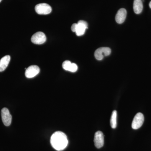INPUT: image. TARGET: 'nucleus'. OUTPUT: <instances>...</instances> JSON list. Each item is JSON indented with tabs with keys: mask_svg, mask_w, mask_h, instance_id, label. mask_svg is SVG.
Listing matches in <instances>:
<instances>
[{
	"mask_svg": "<svg viewBox=\"0 0 151 151\" xmlns=\"http://www.w3.org/2000/svg\"><path fill=\"white\" fill-rule=\"evenodd\" d=\"M127 16V11L125 9L122 8L120 9L118 11V12L116 16V21L117 23L121 24L123 23L125 19Z\"/></svg>",
	"mask_w": 151,
	"mask_h": 151,
	"instance_id": "9d476101",
	"label": "nucleus"
},
{
	"mask_svg": "<svg viewBox=\"0 0 151 151\" xmlns=\"http://www.w3.org/2000/svg\"><path fill=\"white\" fill-rule=\"evenodd\" d=\"M149 6H150V7L151 9V1L150 2V4H149Z\"/></svg>",
	"mask_w": 151,
	"mask_h": 151,
	"instance_id": "dca6fc26",
	"label": "nucleus"
},
{
	"mask_svg": "<svg viewBox=\"0 0 151 151\" xmlns=\"http://www.w3.org/2000/svg\"><path fill=\"white\" fill-rule=\"evenodd\" d=\"M111 52V48L109 47H101L96 50L94 52V56L97 60H101L104 57L110 55Z\"/></svg>",
	"mask_w": 151,
	"mask_h": 151,
	"instance_id": "f03ea898",
	"label": "nucleus"
},
{
	"mask_svg": "<svg viewBox=\"0 0 151 151\" xmlns=\"http://www.w3.org/2000/svg\"><path fill=\"white\" fill-rule=\"evenodd\" d=\"M1 116L4 125L6 127L9 126L12 123V116L7 108H4L2 109Z\"/></svg>",
	"mask_w": 151,
	"mask_h": 151,
	"instance_id": "39448f33",
	"label": "nucleus"
},
{
	"mask_svg": "<svg viewBox=\"0 0 151 151\" xmlns=\"http://www.w3.org/2000/svg\"><path fill=\"white\" fill-rule=\"evenodd\" d=\"M117 111H113L111 119V126L113 129H115L117 127Z\"/></svg>",
	"mask_w": 151,
	"mask_h": 151,
	"instance_id": "4468645a",
	"label": "nucleus"
},
{
	"mask_svg": "<svg viewBox=\"0 0 151 151\" xmlns=\"http://www.w3.org/2000/svg\"><path fill=\"white\" fill-rule=\"evenodd\" d=\"M144 120H145V118L142 113H137L134 117L132 122V129H139L142 126Z\"/></svg>",
	"mask_w": 151,
	"mask_h": 151,
	"instance_id": "20e7f679",
	"label": "nucleus"
},
{
	"mask_svg": "<svg viewBox=\"0 0 151 151\" xmlns=\"http://www.w3.org/2000/svg\"><path fill=\"white\" fill-rule=\"evenodd\" d=\"M50 143L52 147L56 150H63L68 144L67 136L61 132H55L50 138Z\"/></svg>",
	"mask_w": 151,
	"mask_h": 151,
	"instance_id": "f257e3e1",
	"label": "nucleus"
},
{
	"mask_svg": "<svg viewBox=\"0 0 151 151\" xmlns=\"http://www.w3.org/2000/svg\"><path fill=\"white\" fill-rule=\"evenodd\" d=\"M40 71V69L37 65H31L27 68L25 75L27 78H32L37 75Z\"/></svg>",
	"mask_w": 151,
	"mask_h": 151,
	"instance_id": "6e6552de",
	"label": "nucleus"
},
{
	"mask_svg": "<svg viewBox=\"0 0 151 151\" xmlns=\"http://www.w3.org/2000/svg\"><path fill=\"white\" fill-rule=\"evenodd\" d=\"M2 0H0V2H1V1Z\"/></svg>",
	"mask_w": 151,
	"mask_h": 151,
	"instance_id": "f3484780",
	"label": "nucleus"
},
{
	"mask_svg": "<svg viewBox=\"0 0 151 151\" xmlns=\"http://www.w3.org/2000/svg\"><path fill=\"white\" fill-rule=\"evenodd\" d=\"M63 68L65 70L71 72H76L78 70V66L75 63H72L69 60H65L62 64Z\"/></svg>",
	"mask_w": 151,
	"mask_h": 151,
	"instance_id": "9b49d317",
	"label": "nucleus"
},
{
	"mask_svg": "<svg viewBox=\"0 0 151 151\" xmlns=\"http://www.w3.org/2000/svg\"><path fill=\"white\" fill-rule=\"evenodd\" d=\"M77 25V24L74 23L71 26V29L73 32H76V31Z\"/></svg>",
	"mask_w": 151,
	"mask_h": 151,
	"instance_id": "2eb2a0df",
	"label": "nucleus"
},
{
	"mask_svg": "<svg viewBox=\"0 0 151 151\" xmlns=\"http://www.w3.org/2000/svg\"><path fill=\"white\" fill-rule=\"evenodd\" d=\"M37 13L40 15H47L50 14L52 11L51 6L45 3L37 5L35 7Z\"/></svg>",
	"mask_w": 151,
	"mask_h": 151,
	"instance_id": "7ed1b4c3",
	"label": "nucleus"
},
{
	"mask_svg": "<svg viewBox=\"0 0 151 151\" xmlns=\"http://www.w3.org/2000/svg\"><path fill=\"white\" fill-rule=\"evenodd\" d=\"M11 57L9 55H7L4 56L0 60V72L4 71L10 61Z\"/></svg>",
	"mask_w": 151,
	"mask_h": 151,
	"instance_id": "f8f14e48",
	"label": "nucleus"
},
{
	"mask_svg": "<svg viewBox=\"0 0 151 151\" xmlns=\"http://www.w3.org/2000/svg\"><path fill=\"white\" fill-rule=\"evenodd\" d=\"M94 141L96 148L100 149L102 147L104 144V137L103 133L100 131L96 132L94 134Z\"/></svg>",
	"mask_w": 151,
	"mask_h": 151,
	"instance_id": "0eeeda50",
	"label": "nucleus"
},
{
	"mask_svg": "<svg viewBox=\"0 0 151 151\" xmlns=\"http://www.w3.org/2000/svg\"><path fill=\"white\" fill-rule=\"evenodd\" d=\"M76 33L78 36L84 35L86 29L88 28V24L86 22L80 20L78 22Z\"/></svg>",
	"mask_w": 151,
	"mask_h": 151,
	"instance_id": "1a4fd4ad",
	"label": "nucleus"
},
{
	"mask_svg": "<svg viewBox=\"0 0 151 151\" xmlns=\"http://www.w3.org/2000/svg\"><path fill=\"white\" fill-rule=\"evenodd\" d=\"M46 41V36L43 32H41L35 33L31 37L32 42L35 44H42L44 43Z\"/></svg>",
	"mask_w": 151,
	"mask_h": 151,
	"instance_id": "423d86ee",
	"label": "nucleus"
},
{
	"mask_svg": "<svg viewBox=\"0 0 151 151\" xmlns=\"http://www.w3.org/2000/svg\"><path fill=\"white\" fill-rule=\"evenodd\" d=\"M133 8L135 13L140 14L143 8V3L142 0H134Z\"/></svg>",
	"mask_w": 151,
	"mask_h": 151,
	"instance_id": "ddd939ff",
	"label": "nucleus"
}]
</instances>
